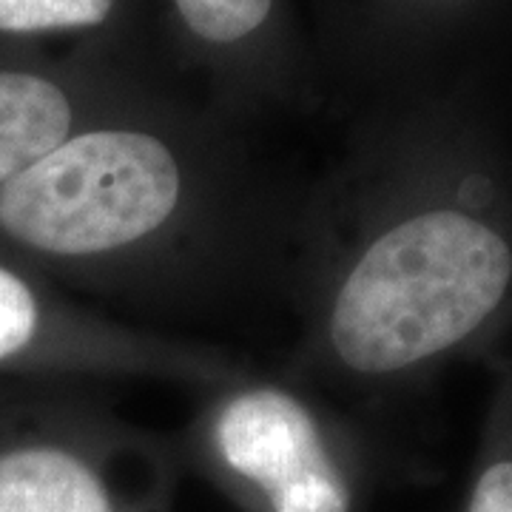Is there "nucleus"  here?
Returning <instances> with one entry per match:
<instances>
[{"label": "nucleus", "instance_id": "9", "mask_svg": "<svg viewBox=\"0 0 512 512\" xmlns=\"http://www.w3.org/2000/svg\"><path fill=\"white\" fill-rule=\"evenodd\" d=\"M461 512H512V447L487 450Z\"/></svg>", "mask_w": 512, "mask_h": 512}, {"label": "nucleus", "instance_id": "4", "mask_svg": "<svg viewBox=\"0 0 512 512\" xmlns=\"http://www.w3.org/2000/svg\"><path fill=\"white\" fill-rule=\"evenodd\" d=\"M177 444L77 384H0V512H174Z\"/></svg>", "mask_w": 512, "mask_h": 512}, {"label": "nucleus", "instance_id": "3", "mask_svg": "<svg viewBox=\"0 0 512 512\" xmlns=\"http://www.w3.org/2000/svg\"><path fill=\"white\" fill-rule=\"evenodd\" d=\"M180 464L239 512H367L362 450L328 399L291 376L242 373L202 393Z\"/></svg>", "mask_w": 512, "mask_h": 512}, {"label": "nucleus", "instance_id": "1", "mask_svg": "<svg viewBox=\"0 0 512 512\" xmlns=\"http://www.w3.org/2000/svg\"><path fill=\"white\" fill-rule=\"evenodd\" d=\"M484 180L350 174L299 225L302 336L285 376L370 396L473 345L512 293V242Z\"/></svg>", "mask_w": 512, "mask_h": 512}, {"label": "nucleus", "instance_id": "2", "mask_svg": "<svg viewBox=\"0 0 512 512\" xmlns=\"http://www.w3.org/2000/svg\"><path fill=\"white\" fill-rule=\"evenodd\" d=\"M259 208L254 185L191 140L94 120L0 188V256L60 291L185 305L245 271Z\"/></svg>", "mask_w": 512, "mask_h": 512}, {"label": "nucleus", "instance_id": "6", "mask_svg": "<svg viewBox=\"0 0 512 512\" xmlns=\"http://www.w3.org/2000/svg\"><path fill=\"white\" fill-rule=\"evenodd\" d=\"M77 94L52 74L0 69V188L86 126Z\"/></svg>", "mask_w": 512, "mask_h": 512}, {"label": "nucleus", "instance_id": "8", "mask_svg": "<svg viewBox=\"0 0 512 512\" xmlns=\"http://www.w3.org/2000/svg\"><path fill=\"white\" fill-rule=\"evenodd\" d=\"M117 0H0V35H40L94 29Z\"/></svg>", "mask_w": 512, "mask_h": 512}, {"label": "nucleus", "instance_id": "5", "mask_svg": "<svg viewBox=\"0 0 512 512\" xmlns=\"http://www.w3.org/2000/svg\"><path fill=\"white\" fill-rule=\"evenodd\" d=\"M245 370L228 350L94 311L0 256V384L168 382L205 393Z\"/></svg>", "mask_w": 512, "mask_h": 512}, {"label": "nucleus", "instance_id": "7", "mask_svg": "<svg viewBox=\"0 0 512 512\" xmlns=\"http://www.w3.org/2000/svg\"><path fill=\"white\" fill-rule=\"evenodd\" d=\"M276 0H174L188 35L214 49L248 46L274 18Z\"/></svg>", "mask_w": 512, "mask_h": 512}]
</instances>
